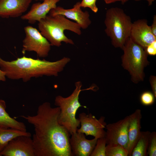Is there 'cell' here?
Here are the masks:
<instances>
[{
  "label": "cell",
  "instance_id": "obj_22",
  "mask_svg": "<svg viewBox=\"0 0 156 156\" xmlns=\"http://www.w3.org/2000/svg\"><path fill=\"white\" fill-rule=\"evenodd\" d=\"M155 97L152 92L147 91L144 92L141 94L140 99L142 105L145 106H149L153 104Z\"/></svg>",
  "mask_w": 156,
  "mask_h": 156
},
{
  "label": "cell",
  "instance_id": "obj_3",
  "mask_svg": "<svg viewBox=\"0 0 156 156\" xmlns=\"http://www.w3.org/2000/svg\"><path fill=\"white\" fill-rule=\"evenodd\" d=\"M38 27L41 34L51 46L57 47L60 46L62 42L72 45L74 44L72 39L64 34L65 30L70 31L78 35L81 34V28L78 24L60 14L47 15L38 22Z\"/></svg>",
  "mask_w": 156,
  "mask_h": 156
},
{
  "label": "cell",
  "instance_id": "obj_8",
  "mask_svg": "<svg viewBox=\"0 0 156 156\" xmlns=\"http://www.w3.org/2000/svg\"><path fill=\"white\" fill-rule=\"evenodd\" d=\"M81 127L77 131L82 133L86 135H91L97 139L105 136L104 129L107 124L105 117L101 116L99 119L91 113L87 114L84 112L80 113L79 118Z\"/></svg>",
  "mask_w": 156,
  "mask_h": 156
},
{
  "label": "cell",
  "instance_id": "obj_2",
  "mask_svg": "<svg viewBox=\"0 0 156 156\" xmlns=\"http://www.w3.org/2000/svg\"><path fill=\"white\" fill-rule=\"evenodd\" d=\"M70 61V58L67 57L51 62L24 56L15 60L7 61L0 57V67L9 79H21L26 82L33 77L43 76H57Z\"/></svg>",
  "mask_w": 156,
  "mask_h": 156
},
{
  "label": "cell",
  "instance_id": "obj_10",
  "mask_svg": "<svg viewBox=\"0 0 156 156\" xmlns=\"http://www.w3.org/2000/svg\"><path fill=\"white\" fill-rule=\"evenodd\" d=\"M129 116L112 123L107 124L105 138L106 144H118L127 149Z\"/></svg>",
  "mask_w": 156,
  "mask_h": 156
},
{
  "label": "cell",
  "instance_id": "obj_19",
  "mask_svg": "<svg viewBox=\"0 0 156 156\" xmlns=\"http://www.w3.org/2000/svg\"><path fill=\"white\" fill-rule=\"evenodd\" d=\"M151 132L141 131L139 138L132 152L131 156H146Z\"/></svg>",
  "mask_w": 156,
  "mask_h": 156
},
{
  "label": "cell",
  "instance_id": "obj_15",
  "mask_svg": "<svg viewBox=\"0 0 156 156\" xmlns=\"http://www.w3.org/2000/svg\"><path fill=\"white\" fill-rule=\"evenodd\" d=\"M32 0H0V17H18L27 10Z\"/></svg>",
  "mask_w": 156,
  "mask_h": 156
},
{
  "label": "cell",
  "instance_id": "obj_26",
  "mask_svg": "<svg viewBox=\"0 0 156 156\" xmlns=\"http://www.w3.org/2000/svg\"><path fill=\"white\" fill-rule=\"evenodd\" d=\"M149 81L151 85L152 92L155 97H156V77L155 76L151 75L149 78Z\"/></svg>",
  "mask_w": 156,
  "mask_h": 156
},
{
  "label": "cell",
  "instance_id": "obj_16",
  "mask_svg": "<svg viewBox=\"0 0 156 156\" xmlns=\"http://www.w3.org/2000/svg\"><path fill=\"white\" fill-rule=\"evenodd\" d=\"M129 116V121L127 129L128 143L127 150L128 152L129 156H131L133 149L141 133V111L140 109H137Z\"/></svg>",
  "mask_w": 156,
  "mask_h": 156
},
{
  "label": "cell",
  "instance_id": "obj_31",
  "mask_svg": "<svg viewBox=\"0 0 156 156\" xmlns=\"http://www.w3.org/2000/svg\"><path fill=\"white\" fill-rule=\"evenodd\" d=\"M129 0H120V1L121 2L122 4H123L126 2L128 1Z\"/></svg>",
  "mask_w": 156,
  "mask_h": 156
},
{
  "label": "cell",
  "instance_id": "obj_29",
  "mask_svg": "<svg viewBox=\"0 0 156 156\" xmlns=\"http://www.w3.org/2000/svg\"><path fill=\"white\" fill-rule=\"evenodd\" d=\"M105 3L107 4H109L114 3L118 1H120V0H104Z\"/></svg>",
  "mask_w": 156,
  "mask_h": 156
},
{
  "label": "cell",
  "instance_id": "obj_17",
  "mask_svg": "<svg viewBox=\"0 0 156 156\" xmlns=\"http://www.w3.org/2000/svg\"><path fill=\"white\" fill-rule=\"evenodd\" d=\"M6 109L5 102L3 100L0 99V127L27 131L25 124L11 117L6 111Z\"/></svg>",
  "mask_w": 156,
  "mask_h": 156
},
{
  "label": "cell",
  "instance_id": "obj_6",
  "mask_svg": "<svg viewBox=\"0 0 156 156\" xmlns=\"http://www.w3.org/2000/svg\"><path fill=\"white\" fill-rule=\"evenodd\" d=\"M123 54L122 65L131 76V81L137 83L144 80V69L149 63L145 49L129 37L122 49Z\"/></svg>",
  "mask_w": 156,
  "mask_h": 156
},
{
  "label": "cell",
  "instance_id": "obj_9",
  "mask_svg": "<svg viewBox=\"0 0 156 156\" xmlns=\"http://www.w3.org/2000/svg\"><path fill=\"white\" fill-rule=\"evenodd\" d=\"M31 137L21 135L13 139L0 152V156H35Z\"/></svg>",
  "mask_w": 156,
  "mask_h": 156
},
{
  "label": "cell",
  "instance_id": "obj_25",
  "mask_svg": "<svg viewBox=\"0 0 156 156\" xmlns=\"http://www.w3.org/2000/svg\"><path fill=\"white\" fill-rule=\"evenodd\" d=\"M145 50L148 55H156V40L148 45Z\"/></svg>",
  "mask_w": 156,
  "mask_h": 156
},
{
  "label": "cell",
  "instance_id": "obj_23",
  "mask_svg": "<svg viewBox=\"0 0 156 156\" xmlns=\"http://www.w3.org/2000/svg\"><path fill=\"white\" fill-rule=\"evenodd\" d=\"M148 154L149 156H156V132H151L148 150Z\"/></svg>",
  "mask_w": 156,
  "mask_h": 156
},
{
  "label": "cell",
  "instance_id": "obj_30",
  "mask_svg": "<svg viewBox=\"0 0 156 156\" xmlns=\"http://www.w3.org/2000/svg\"><path fill=\"white\" fill-rule=\"evenodd\" d=\"M135 1H139L141 0H134ZM146 1L148 4V5L149 6H151V5L153 2L155 1V0H144Z\"/></svg>",
  "mask_w": 156,
  "mask_h": 156
},
{
  "label": "cell",
  "instance_id": "obj_28",
  "mask_svg": "<svg viewBox=\"0 0 156 156\" xmlns=\"http://www.w3.org/2000/svg\"><path fill=\"white\" fill-rule=\"evenodd\" d=\"M5 73L0 68V81H5L6 80Z\"/></svg>",
  "mask_w": 156,
  "mask_h": 156
},
{
  "label": "cell",
  "instance_id": "obj_20",
  "mask_svg": "<svg viewBox=\"0 0 156 156\" xmlns=\"http://www.w3.org/2000/svg\"><path fill=\"white\" fill-rule=\"evenodd\" d=\"M105 156H127V150L118 144H106Z\"/></svg>",
  "mask_w": 156,
  "mask_h": 156
},
{
  "label": "cell",
  "instance_id": "obj_11",
  "mask_svg": "<svg viewBox=\"0 0 156 156\" xmlns=\"http://www.w3.org/2000/svg\"><path fill=\"white\" fill-rule=\"evenodd\" d=\"M129 37L144 49L156 40V36L153 34L151 26L144 19L138 20L132 23Z\"/></svg>",
  "mask_w": 156,
  "mask_h": 156
},
{
  "label": "cell",
  "instance_id": "obj_32",
  "mask_svg": "<svg viewBox=\"0 0 156 156\" xmlns=\"http://www.w3.org/2000/svg\"><path fill=\"white\" fill-rule=\"evenodd\" d=\"M34 0L36 1H44V0Z\"/></svg>",
  "mask_w": 156,
  "mask_h": 156
},
{
  "label": "cell",
  "instance_id": "obj_12",
  "mask_svg": "<svg viewBox=\"0 0 156 156\" xmlns=\"http://www.w3.org/2000/svg\"><path fill=\"white\" fill-rule=\"evenodd\" d=\"M80 5V2H78L70 9H65L60 6H57L51 9L49 15L52 16L60 14L76 21L81 28L86 29L90 25L91 21L90 18L89 12L83 11Z\"/></svg>",
  "mask_w": 156,
  "mask_h": 156
},
{
  "label": "cell",
  "instance_id": "obj_27",
  "mask_svg": "<svg viewBox=\"0 0 156 156\" xmlns=\"http://www.w3.org/2000/svg\"><path fill=\"white\" fill-rule=\"evenodd\" d=\"M151 30L153 34L156 36V15H155L153 17V22L151 26Z\"/></svg>",
  "mask_w": 156,
  "mask_h": 156
},
{
  "label": "cell",
  "instance_id": "obj_5",
  "mask_svg": "<svg viewBox=\"0 0 156 156\" xmlns=\"http://www.w3.org/2000/svg\"><path fill=\"white\" fill-rule=\"evenodd\" d=\"M75 88L69 96L64 97L60 95L57 96L55 99V105L60 109L58 121L70 134L77 132L78 127L80 125L79 119L76 117L77 112L81 107H86L81 105L79 101V96L82 84L81 81L75 83Z\"/></svg>",
  "mask_w": 156,
  "mask_h": 156
},
{
  "label": "cell",
  "instance_id": "obj_4",
  "mask_svg": "<svg viewBox=\"0 0 156 156\" xmlns=\"http://www.w3.org/2000/svg\"><path fill=\"white\" fill-rule=\"evenodd\" d=\"M132 23L130 17L122 9L115 7L107 10L105 32L115 48L122 49L129 37Z\"/></svg>",
  "mask_w": 156,
  "mask_h": 156
},
{
  "label": "cell",
  "instance_id": "obj_13",
  "mask_svg": "<svg viewBox=\"0 0 156 156\" xmlns=\"http://www.w3.org/2000/svg\"><path fill=\"white\" fill-rule=\"evenodd\" d=\"M97 140L95 138L88 140L84 133L77 131L71 134L69 142L73 156H90Z\"/></svg>",
  "mask_w": 156,
  "mask_h": 156
},
{
  "label": "cell",
  "instance_id": "obj_18",
  "mask_svg": "<svg viewBox=\"0 0 156 156\" xmlns=\"http://www.w3.org/2000/svg\"><path fill=\"white\" fill-rule=\"evenodd\" d=\"M21 135L31 136V134L27 131L0 127V152L11 140Z\"/></svg>",
  "mask_w": 156,
  "mask_h": 156
},
{
  "label": "cell",
  "instance_id": "obj_1",
  "mask_svg": "<svg viewBox=\"0 0 156 156\" xmlns=\"http://www.w3.org/2000/svg\"><path fill=\"white\" fill-rule=\"evenodd\" d=\"M60 109L45 102L34 115H21L34 127L32 140L35 156H72L70 133L59 122Z\"/></svg>",
  "mask_w": 156,
  "mask_h": 156
},
{
  "label": "cell",
  "instance_id": "obj_24",
  "mask_svg": "<svg viewBox=\"0 0 156 156\" xmlns=\"http://www.w3.org/2000/svg\"><path fill=\"white\" fill-rule=\"evenodd\" d=\"M96 0H82L80 2L81 7L88 8L94 13H96L98 11V8L96 4Z\"/></svg>",
  "mask_w": 156,
  "mask_h": 156
},
{
  "label": "cell",
  "instance_id": "obj_21",
  "mask_svg": "<svg viewBox=\"0 0 156 156\" xmlns=\"http://www.w3.org/2000/svg\"><path fill=\"white\" fill-rule=\"evenodd\" d=\"M106 143L105 137L97 139L90 156H105Z\"/></svg>",
  "mask_w": 156,
  "mask_h": 156
},
{
  "label": "cell",
  "instance_id": "obj_14",
  "mask_svg": "<svg viewBox=\"0 0 156 156\" xmlns=\"http://www.w3.org/2000/svg\"><path fill=\"white\" fill-rule=\"evenodd\" d=\"M61 0H44L33 4L29 10L21 16V18L34 24L45 18L52 9L56 8L57 3Z\"/></svg>",
  "mask_w": 156,
  "mask_h": 156
},
{
  "label": "cell",
  "instance_id": "obj_7",
  "mask_svg": "<svg viewBox=\"0 0 156 156\" xmlns=\"http://www.w3.org/2000/svg\"><path fill=\"white\" fill-rule=\"evenodd\" d=\"M25 36L23 41L22 53L34 51L39 57L44 58L48 55L51 45L36 28L30 26L24 28Z\"/></svg>",
  "mask_w": 156,
  "mask_h": 156
}]
</instances>
